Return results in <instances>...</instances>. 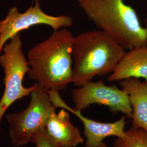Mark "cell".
I'll return each instance as SVG.
<instances>
[{"instance_id": "3", "label": "cell", "mask_w": 147, "mask_h": 147, "mask_svg": "<svg viewBox=\"0 0 147 147\" xmlns=\"http://www.w3.org/2000/svg\"><path fill=\"white\" fill-rule=\"evenodd\" d=\"M125 50L100 30L84 32L74 37L72 83L81 87L96 76L111 74L123 57Z\"/></svg>"}, {"instance_id": "5", "label": "cell", "mask_w": 147, "mask_h": 147, "mask_svg": "<svg viewBox=\"0 0 147 147\" xmlns=\"http://www.w3.org/2000/svg\"><path fill=\"white\" fill-rule=\"evenodd\" d=\"M0 54V65L5 74V88L0 100V126L5 111L16 100L28 96L36 89L37 82L30 87L23 85L25 75L30 70L27 59L22 50L20 34L12 37L6 43Z\"/></svg>"}, {"instance_id": "1", "label": "cell", "mask_w": 147, "mask_h": 147, "mask_svg": "<svg viewBox=\"0 0 147 147\" xmlns=\"http://www.w3.org/2000/svg\"><path fill=\"white\" fill-rule=\"evenodd\" d=\"M74 38L64 28L32 47L27 55L29 78L47 90L65 89L73 79Z\"/></svg>"}, {"instance_id": "8", "label": "cell", "mask_w": 147, "mask_h": 147, "mask_svg": "<svg viewBox=\"0 0 147 147\" xmlns=\"http://www.w3.org/2000/svg\"><path fill=\"white\" fill-rule=\"evenodd\" d=\"M47 92L56 108H62L68 111L81 121L84 126V136L86 138V147H96L102 143L107 137H125L124 127L126 123L125 117L113 123H102L94 121L83 116L81 111L69 107L61 98L58 91L49 90Z\"/></svg>"}, {"instance_id": "15", "label": "cell", "mask_w": 147, "mask_h": 147, "mask_svg": "<svg viewBox=\"0 0 147 147\" xmlns=\"http://www.w3.org/2000/svg\"><path fill=\"white\" fill-rule=\"evenodd\" d=\"M1 24H2V20L0 21V27H1Z\"/></svg>"}, {"instance_id": "14", "label": "cell", "mask_w": 147, "mask_h": 147, "mask_svg": "<svg viewBox=\"0 0 147 147\" xmlns=\"http://www.w3.org/2000/svg\"><path fill=\"white\" fill-rule=\"evenodd\" d=\"M96 147H109V146H107L105 143H104V142H102V143H101L100 144H99V146H96Z\"/></svg>"}, {"instance_id": "11", "label": "cell", "mask_w": 147, "mask_h": 147, "mask_svg": "<svg viewBox=\"0 0 147 147\" xmlns=\"http://www.w3.org/2000/svg\"><path fill=\"white\" fill-rule=\"evenodd\" d=\"M129 96L132 109V126L147 132V82L130 78L119 81Z\"/></svg>"}, {"instance_id": "7", "label": "cell", "mask_w": 147, "mask_h": 147, "mask_svg": "<svg viewBox=\"0 0 147 147\" xmlns=\"http://www.w3.org/2000/svg\"><path fill=\"white\" fill-rule=\"evenodd\" d=\"M73 19L70 16H50L40 7L39 0H35L33 5L24 13H20L17 7H11L0 27V54L7 41L20 32L38 25H46L53 31L71 26Z\"/></svg>"}, {"instance_id": "4", "label": "cell", "mask_w": 147, "mask_h": 147, "mask_svg": "<svg viewBox=\"0 0 147 147\" xmlns=\"http://www.w3.org/2000/svg\"><path fill=\"white\" fill-rule=\"evenodd\" d=\"M30 95L26 109L8 114L5 117L13 147H22L33 143L37 136L45 131L47 121L56 111L47 90L39 84Z\"/></svg>"}, {"instance_id": "12", "label": "cell", "mask_w": 147, "mask_h": 147, "mask_svg": "<svg viewBox=\"0 0 147 147\" xmlns=\"http://www.w3.org/2000/svg\"><path fill=\"white\" fill-rule=\"evenodd\" d=\"M125 137H117L114 147H147V132L131 126L125 131Z\"/></svg>"}, {"instance_id": "2", "label": "cell", "mask_w": 147, "mask_h": 147, "mask_svg": "<svg viewBox=\"0 0 147 147\" xmlns=\"http://www.w3.org/2000/svg\"><path fill=\"white\" fill-rule=\"evenodd\" d=\"M76 1L89 20L125 50L147 46V18L143 26L136 11L124 0Z\"/></svg>"}, {"instance_id": "6", "label": "cell", "mask_w": 147, "mask_h": 147, "mask_svg": "<svg viewBox=\"0 0 147 147\" xmlns=\"http://www.w3.org/2000/svg\"><path fill=\"white\" fill-rule=\"evenodd\" d=\"M74 110L82 111L94 104L107 107L113 113H122L131 118L132 109L129 96L122 89L115 85L107 86L103 80L90 81L71 90Z\"/></svg>"}, {"instance_id": "13", "label": "cell", "mask_w": 147, "mask_h": 147, "mask_svg": "<svg viewBox=\"0 0 147 147\" xmlns=\"http://www.w3.org/2000/svg\"><path fill=\"white\" fill-rule=\"evenodd\" d=\"M33 143L36 147H60L45 131L37 136Z\"/></svg>"}, {"instance_id": "10", "label": "cell", "mask_w": 147, "mask_h": 147, "mask_svg": "<svg viewBox=\"0 0 147 147\" xmlns=\"http://www.w3.org/2000/svg\"><path fill=\"white\" fill-rule=\"evenodd\" d=\"M130 78H141L147 82V46L135 47L125 52L107 80L119 82Z\"/></svg>"}, {"instance_id": "9", "label": "cell", "mask_w": 147, "mask_h": 147, "mask_svg": "<svg viewBox=\"0 0 147 147\" xmlns=\"http://www.w3.org/2000/svg\"><path fill=\"white\" fill-rule=\"evenodd\" d=\"M49 136L60 147H75L84 139L78 129L71 122L68 113L62 109L58 113L53 112L45 127Z\"/></svg>"}]
</instances>
